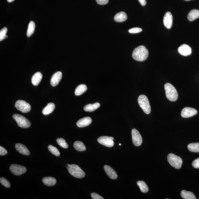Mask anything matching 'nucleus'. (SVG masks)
Wrapping results in <instances>:
<instances>
[{
    "label": "nucleus",
    "mask_w": 199,
    "mask_h": 199,
    "mask_svg": "<svg viewBox=\"0 0 199 199\" xmlns=\"http://www.w3.org/2000/svg\"><path fill=\"white\" fill-rule=\"evenodd\" d=\"M149 56L148 50L144 46H141L134 50L132 57L135 60L143 61L148 58Z\"/></svg>",
    "instance_id": "obj_1"
},
{
    "label": "nucleus",
    "mask_w": 199,
    "mask_h": 199,
    "mask_svg": "<svg viewBox=\"0 0 199 199\" xmlns=\"http://www.w3.org/2000/svg\"><path fill=\"white\" fill-rule=\"evenodd\" d=\"M165 95L167 99L171 101H175L178 99V94L176 89L170 83H167L164 85Z\"/></svg>",
    "instance_id": "obj_2"
},
{
    "label": "nucleus",
    "mask_w": 199,
    "mask_h": 199,
    "mask_svg": "<svg viewBox=\"0 0 199 199\" xmlns=\"http://www.w3.org/2000/svg\"><path fill=\"white\" fill-rule=\"evenodd\" d=\"M138 104L144 112L147 114L151 112V107L148 98L145 95H141L138 98Z\"/></svg>",
    "instance_id": "obj_3"
},
{
    "label": "nucleus",
    "mask_w": 199,
    "mask_h": 199,
    "mask_svg": "<svg viewBox=\"0 0 199 199\" xmlns=\"http://www.w3.org/2000/svg\"><path fill=\"white\" fill-rule=\"evenodd\" d=\"M67 169L70 173L76 178H83L85 176V173L77 165H70Z\"/></svg>",
    "instance_id": "obj_4"
},
{
    "label": "nucleus",
    "mask_w": 199,
    "mask_h": 199,
    "mask_svg": "<svg viewBox=\"0 0 199 199\" xmlns=\"http://www.w3.org/2000/svg\"><path fill=\"white\" fill-rule=\"evenodd\" d=\"M167 161L169 164L176 169L181 168L183 161L181 158L173 153L169 154L167 156Z\"/></svg>",
    "instance_id": "obj_5"
},
{
    "label": "nucleus",
    "mask_w": 199,
    "mask_h": 199,
    "mask_svg": "<svg viewBox=\"0 0 199 199\" xmlns=\"http://www.w3.org/2000/svg\"><path fill=\"white\" fill-rule=\"evenodd\" d=\"M13 117L17 122L19 127L27 128L30 127L31 122L26 118L22 115L19 114H14L13 115Z\"/></svg>",
    "instance_id": "obj_6"
},
{
    "label": "nucleus",
    "mask_w": 199,
    "mask_h": 199,
    "mask_svg": "<svg viewBox=\"0 0 199 199\" xmlns=\"http://www.w3.org/2000/svg\"><path fill=\"white\" fill-rule=\"evenodd\" d=\"M15 106L18 110L23 113L29 112L31 109L30 105L24 100H18L15 104Z\"/></svg>",
    "instance_id": "obj_7"
},
{
    "label": "nucleus",
    "mask_w": 199,
    "mask_h": 199,
    "mask_svg": "<svg viewBox=\"0 0 199 199\" xmlns=\"http://www.w3.org/2000/svg\"><path fill=\"white\" fill-rule=\"evenodd\" d=\"M10 170L12 174L16 176L21 175L26 172L27 169L23 165L12 164L10 167Z\"/></svg>",
    "instance_id": "obj_8"
},
{
    "label": "nucleus",
    "mask_w": 199,
    "mask_h": 199,
    "mask_svg": "<svg viewBox=\"0 0 199 199\" xmlns=\"http://www.w3.org/2000/svg\"><path fill=\"white\" fill-rule=\"evenodd\" d=\"M114 137H112L102 136L98 137V141L100 144L107 147L111 148L114 146Z\"/></svg>",
    "instance_id": "obj_9"
},
{
    "label": "nucleus",
    "mask_w": 199,
    "mask_h": 199,
    "mask_svg": "<svg viewBox=\"0 0 199 199\" xmlns=\"http://www.w3.org/2000/svg\"><path fill=\"white\" fill-rule=\"evenodd\" d=\"M132 140L134 145L137 146H140L142 142V137L137 130L133 129L132 130Z\"/></svg>",
    "instance_id": "obj_10"
},
{
    "label": "nucleus",
    "mask_w": 199,
    "mask_h": 199,
    "mask_svg": "<svg viewBox=\"0 0 199 199\" xmlns=\"http://www.w3.org/2000/svg\"><path fill=\"white\" fill-rule=\"evenodd\" d=\"M197 113V111L196 109L191 107H185L182 109L181 116L184 118H189L195 116Z\"/></svg>",
    "instance_id": "obj_11"
},
{
    "label": "nucleus",
    "mask_w": 199,
    "mask_h": 199,
    "mask_svg": "<svg viewBox=\"0 0 199 199\" xmlns=\"http://www.w3.org/2000/svg\"><path fill=\"white\" fill-rule=\"evenodd\" d=\"M173 16L171 13L168 12L165 13L163 18V24L167 29H170L173 24Z\"/></svg>",
    "instance_id": "obj_12"
},
{
    "label": "nucleus",
    "mask_w": 199,
    "mask_h": 199,
    "mask_svg": "<svg viewBox=\"0 0 199 199\" xmlns=\"http://www.w3.org/2000/svg\"><path fill=\"white\" fill-rule=\"evenodd\" d=\"M178 51L180 54L185 56H187L192 53L191 48L187 44H184L180 46L178 48Z\"/></svg>",
    "instance_id": "obj_13"
},
{
    "label": "nucleus",
    "mask_w": 199,
    "mask_h": 199,
    "mask_svg": "<svg viewBox=\"0 0 199 199\" xmlns=\"http://www.w3.org/2000/svg\"><path fill=\"white\" fill-rule=\"evenodd\" d=\"M62 74L61 72H57L52 76L50 83L52 86L55 87L58 84L62 79Z\"/></svg>",
    "instance_id": "obj_14"
},
{
    "label": "nucleus",
    "mask_w": 199,
    "mask_h": 199,
    "mask_svg": "<svg viewBox=\"0 0 199 199\" xmlns=\"http://www.w3.org/2000/svg\"><path fill=\"white\" fill-rule=\"evenodd\" d=\"M92 122V119L90 117H85L78 121L77 125L78 127L83 128L90 125Z\"/></svg>",
    "instance_id": "obj_15"
},
{
    "label": "nucleus",
    "mask_w": 199,
    "mask_h": 199,
    "mask_svg": "<svg viewBox=\"0 0 199 199\" xmlns=\"http://www.w3.org/2000/svg\"><path fill=\"white\" fill-rule=\"evenodd\" d=\"M104 169L108 176L112 179H116L118 176L115 171L108 165H105L104 167Z\"/></svg>",
    "instance_id": "obj_16"
},
{
    "label": "nucleus",
    "mask_w": 199,
    "mask_h": 199,
    "mask_svg": "<svg viewBox=\"0 0 199 199\" xmlns=\"http://www.w3.org/2000/svg\"><path fill=\"white\" fill-rule=\"evenodd\" d=\"M15 148L22 155L28 156L30 154V152L26 147L20 143H18L16 144Z\"/></svg>",
    "instance_id": "obj_17"
},
{
    "label": "nucleus",
    "mask_w": 199,
    "mask_h": 199,
    "mask_svg": "<svg viewBox=\"0 0 199 199\" xmlns=\"http://www.w3.org/2000/svg\"><path fill=\"white\" fill-rule=\"evenodd\" d=\"M127 19V14L124 12L117 13L114 17V20L117 22H124Z\"/></svg>",
    "instance_id": "obj_18"
},
{
    "label": "nucleus",
    "mask_w": 199,
    "mask_h": 199,
    "mask_svg": "<svg viewBox=\"0 0 199 199\" xmlns=\"http://www.w3.org/2000/svg\"><path fill=\"white\" fill-rule=\"evenodd\" d=\"M42 181L45 185L47 186H53L56 183L55 178L51 177H46L43 178Z\"/></svg>",
    "instance_id": "obj_19"
},
{
    "label": "nucleus",
    "mask_w": 199,
    "mask_h": 199,
    "mask_svg": "<svg viewBox=\"0 0 199 199\" xmlns=\"http://www.w3.org/2000/svg\"><path fill=\"white\" fill-rule=\"evenodd\" d=\"M55 107L54 104L52 103H48L46 106L43 109L42 114L44 115L51 114L55 109Z\"/></svg>",
    "instance_id": "obj_20"
},
{
    "label": "nucleus",
    "mask_w": 199,
    "mask_h": 199,
    "mask_svg": "<svg viewBox=\"0 0 199 199\" xmlns=\"http://www.w3.org/2000/svg\"><path fill=\"white\" fill-rule=\"evenodd\" d=\"M42 74L40 72H37L33 75L31 79V82L34 86H38L42 79Z\"/></svg>",
    "instance_id": "obj_21"
},
{
    "label": "nucleus",
    "mask_w": 199,
    "mask_h": 199,
    "mask_svg": "<svg viewBox=\"0 0 199 199\" xmlns=\"http://www.w3.org/2000/svg\"><path fill=\"white\" fill-rule=\"evenodd\" d=\"M100 106V104L98 103H96L94 104H88L86 105L84 107V110L87 112H93L99 108Z\"/></svg>",
    "instance_id": "obj_22"
},
{
    "label": "nucleus",
    "mask_w": 199,
    "mask_h": 199,
    "mask_svg": "<svg viewBox=\"0 0 199 199\" xmlns=\"http://www.w3.org/2000/svg\"><path fill=\"white\" fill-rule=\"evenodd\" d=\"M199 18V10L193 9L189 13L187 16L188 19L192 22Z\"/></svg>",
    "instance_id": "obj_23"
},
{
    "label": "nucleus",
    "mask_w": 199,
    "mask_h": 199,
    "mask_svg": "<svg viewBox=\"0 0 199 199\" xmlns=\"http://www.w3.org/2000/svg\"><path fill=\"white\" fill-rule=\"evenodd\" d=\"M182 198L185 199H196V197L192 192L186 190H182L181 193Z\"/></svg>",
    "instance_id": "obj_24"
},
{
    "label": "nucleus",
    "mask_w": 199,
    "mask_h": 199,
    "mask_svg": "<svg viewBox=\"0 0 199 199\" xmlns=\"http://www.w3.org/2000/svg\"><path fill=\"white\" fill-rule=\"evenodd\" d=\"M87 90L86 85L84 84L80 85L76 88L75 94L76 96H78L83 94Z\"/></svg>",
    "instance_id": "obj_25"
},
{
    "label": "nucleus",
    "mask_w": 199,
    "mask_h": 199,
    "mask_svg": "<svg viewBox=\"0 0 199 199\" xmlns=\"http://www.w3.org/2000/svg\"><path fill=\"white\" fill-rule=\"evenodd\" d=\"M74 148L77 151L79 152L84 151L86 150V147L85 145L81 141H77L74 143Z\"/></svg>",
    "instance_id": "obj_26"
},
{
    "label": "nucleus",
    "mask_w": 199,
    "mask_h": 199,
    "mask_svg": "<svg viewBox=\"0 0 199 199\" xmlns=\"http://www.w3.org/2000/svg\"><path fill=\"white\" fill-rule=\"evenodd\" d=\"M188 149L190 152L194 153L199 152V143H193L188 145Z\"/></svg>",
    "instance_id": "obj_27"
},
{
    "label": "nucleus",
    "mask_w": 199,
    "mask_h": 199,
    "mask_svg": "<svg viewBox=\"0 0 199 199\" xmlns=\"http://www.w3.org/2000/svg\"><path fill=\"white\" fill-rule=\"evenodd\" d=\"M141 192L144 193H147L149 190L148 187L145 183L143 181H138L137 182Z\"/></svg>",
    "instance_id": "obj_28"
},
{
    "label": "nucleus",
    "mask_w": 199,
    "mask_h": 199,
    "mask_svg": "<svg viewBox=\"0 0 199 199\" xmlns=\"http://www.w3.org/2000/svg\"><path fill=\"white\" fill-rule=\"evenodd\" d=\"M35 27L36 26L34 22L31 21L30 22L27 32V36L28 37H30L34 33Z\"/></svg>",
    "instance_id": "obj_29"
},
{
    "label": "nucleus",
    "mask_w": 199,
    "mask_h": 199,
    "mask_svg": "<svg viewBox=\"0 0 199 199\" xmlns=\"http://www.w3.org/2000/svg\"><path fill=\"white\" fill-rule=\"evenodd\" d=\"M48 149L52 154L56 157H59L60 156V152L55 147L52 145H50L48 147Z\"/></svg>",
    "instance_id": "obj_30"
},
{
    "label": "nucleus",
    "mask_w": 199,
    "mask_h": 199,
    "mask_svg": "<svg viewBox=\"0 0 199 199\" xmlns=\"http://www.w3.org/2000/svg\"><path fill=\"white\" fill-rule=\"evenodd\" d=\"M57 142L59 146L65 149L68 148V145L66 140L62 138H59L57 139Z\"/></svg>",
    "instance_id": "obj_31"
},
{
    "label": "nucleus",
    "mask_w": 199,
    "mask_h": 199,
    "mask_svg": "<svg viewBox=\"0 0 199 199\" xmlns=\"http://www.w3.org/2000/svg\"><path fill=\"white\" fill-rule=\"evenodd\" d=\"M7 31V29L6 27H4L0 31V41L3 40L7 38L6 33Z\"/></svg>",
    "instance_id": "obj_32"
},
{
    "label": "nucleus",
    "mask_w": 199,
    "mask_h": 199,
    "mask_svg": "<svg viewBox=\"0 0 199 199\" xmlns=\"http://www.w3.org/2000/svg\"><path fill=\"white\" fill-rule=\"evenodd\" d=\"M0 182L2 185L5 186L7 188H9L10 187V184L6 178L4 177H1L0 178Z\"/></svg>",
    "instance_id": "obj_33"
},
{
    "label": "nucleus",
    "mask_w": 199,
    "mask_h": 199,
    "mask_svg": "<svg viewBox=\"0 0 199 199\" xmlns=\"http://www.w3.org/2000/svg\"><path fill=\"white\" fill-rule=\"evenodd\" d=\"M142 31V29L139 27H135L133 28L128 30V32L132 34H134V33H140Z\"/></svg>",
    "instance_id": "obj_34"
},
{
    "label": "nucleus",
    "mask_w": 199,
    "mask_h": 199,
    "mask_svg": "<svg viewBox=\"0 0 199 199\" xmlns=\"http://www.w3.org/2000/svg\"><path fill=\"white\" fill-rule=\"evenodd\" d=\"M91 197L93 199H104V198L101 196H100L96 193H93L91 194Z\"/></svg>",
    "instance_id": "obj_35"
},
{
    "label": "nucleus",
    "mask_w": 199,
    "mask_h": 199,
    "mask_svg": "<svg viewBox=\"0 0 199 199\" xmlns=\"http://www.w3.org/2000/svg\"><path fill=\"white\" fill-rule=\"evenodd\" d=\"M192 165L195 168L199 169V157L193 162Z\"/></svg>",
    "instance_id": "obj_36"
},
{
    "label": "nucleus",
    "mask_w": 199,
    "mask_h": 199,
    "mask_svg": "<svg viewBox=\"0 0 199 199\" xmlns=\"http://www.w3.org/2000/svg\"><path fill=\"white\" fill-rule=\"evenodd\" d=\"M97 3L100 5L107 4L109 2V0H96Z\"/></svg>",
    "instance_id": "obj_37"
},
{
    "label": "nucleus",
    "mask_w": 199,
    "mask_h": 199,
    "mask_svg": "<svg viewBox=\"0 0 199 199\" xmlns=\"http://www.w3.org/2000/svg\"><path fill=\"white\" fill-rule=\"evenodd\" d=\"M7 153V150L2 146H0V155L3 156L6 155Z\"/></svg>",
    "instance_id": "obj_38"
},
{
    "label": "nucleus",
    "mask_w": 199,
    "mask_h": 199,
    "mask_svg": "<svg viewBox=\"0 0 199 199\" xmlns=\"http://www.w3.org/2000/svg\"><path fill=\"white\" fill-rule=\"evenodd\" d=\"M139 2L140 3L141 5L142 6H144L146 4V0H138Z\"/></svg>",
    "instance_id": "obj_39"
},
{
    "label": "nucleus",
    "mask_w": 199,
    "mask_h": 199,
    "mask_svg": "<svg viewBox=\"0 0 199 199\" xmlns=\"http://www.w3.org/2000/svg\"><path fill=\"white\" fill-rule=\"evenodd\" d=\"M7 2H11L14 1V0H7Z\"/></svg>",
    "instance_id": "obj_40"
},
{
    "label": "nucleus",
    "mask_w": 199,
    "mask_h": 199,
    "mask_svg": "<svg viewBox=\"0 0 199 199\" xmlns=\"http://www.w3.org/2000/svg\"><path fill=\"white\" fill-rule=\"evenodd\" d=\"M69 165L70 164H67V165H66V167L67 168L69 166Z\"/></svg>",
    "instance_id": "obj_41"
},
{
    "label": "nucleus",
    "mask_w": 199,
    "mask_h": 199,
    "mask_svg": "<svg viewBox=\"0 0 199 199\" xmlns=\"http://www.w3.org/2000/svg\"><path fill=\"white\" fill-rule=\"evenodd\" d=\"M185 1H191V0H185Z\"/></svg>",
    "instance_id": "obj_42"
},
{
    "label": "nucleus",
    "mask_w": 199,
    "mask_h": 199,
    "mask_svg": "<svg viewBox=\"0 0 199 199\" xmlns=\"http://www.w3.org/2000/svg\"><path fill=\"white\" fill-rule=\"evenodd\" d=\"M119 145H120V146H121V144H119Z\"/></svg>",
    "instance_id": "obj_43"
}]
</instances>
